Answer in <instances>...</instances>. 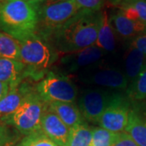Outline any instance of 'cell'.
Masks as SVG:
<instances>
[{
  "label": "cell",
  "mask_w": 146,
  "mask_h": 146,
  "mask_svg": "<svg viewBox=\"0 0 146 146\" xmlns=\"http://www.w3.org/2000/svg\"><path fill=\"white\" fill-rule=\"evenodd\" d=\"M36 92L46 103L53 102L74 103L77 89L69 79L61 73L48 72L37 84Z\"/></svg>",
  "instance_id": "6"
},
{
  "label": "cell",
  "mask_w": 146,
  "mask_h": 146,
  "mask_svg": "<svg viewBox=\"0 0 146 146\" xmlns=\"http://www.w3.org/2000/svg\"><path fill=\"white\" fill-rule=\"evenodd\" d=\"M145 1H146V0H145Z\"/></svg>",
  "instance_id": "34"
},
{
  "label": "cell",
  "mask_w": 146,
  "mask_h": 146,
  "mask_svg": "<svg viewBox=\"0 0 146 146\" xmlns=\"http://www.w3.org/2000/svg\"><path fill=\"white\" fill-rule=\"evenodd\" d=\"M21 62L25 66V77L33 80L43 79L47 70L58 59V53L51 42L36 33L19 40Z\"/></svg>",
  "instance_id": "3"
},
{
  "label": "cell",
  "mask_w": 146,
  "mask_h": 146,
  "mask_svg": "<svg viewBox=\"0 0 146 146\" xmlns=\"http://www.w3.org/2000/svg\"><path fill=\"white\" fill-rule=\"evenodd\" d=\"M10 140L9 133L5 126L0 123V146H5Z\"/></svg>",
  "instance_id": "28"
},
{
  "label": "cell",
  "mask_w": 146,
  "mask_h": 146,
  "mask_svg": "<svg viewBox=\"0 0 146 146\" xmlns=\"http://www.w3.org/2000/svg\"><path fill=\"white\" fill-rule=\"evenodd\" d=\"M130 46L137 49L146 56V33L134 37L131 42Z\"/></svg>",
  "instance_id": "26"
},
{
  "label": "cell",
  "mask_w": 146,
  "mask_h": 146,
  "mask_svg": "<svg viewBox=\"0 0 146 146\" xmlns=\"http://www.w3.org/2000/svg\"><path fill=\"white\" fill-rule=\"evenodd\" d=\"M105 54V51L94 45L78 51L68 53L62 58L61 63L68 72H75L84 68L95 66L102 60Z\"/></svg>",
  "instance_id": "10"
},
{
  "label": "cell",
  "mask_w": 146,
  "mask_h": 146,
  "mask_svg": "<svg viewBox=\"0 0 146 146\" xmlns=\"http://www.w3.org/2000/svg\"><path fill=\"white\" fill-rule=\"evenodd\" d=\"M10 90V86L7 84L0 81V100L2 99Z\"/></svg>",
  "instance_id": "30"
},
{
  "label": "cell",
  "mask_w": 146,
  "mask_h": 146,
  "mask_svg": "<svg viewBox=\"0 0 146 146\" xmlns=\"http://www.w3.org/2000/svg\"><path fill=\"white\" fill-rule=\"evenodd\" d=\"M115 93L111 89H87L82 91L79 98V109L84 119L98 123Z\"/></svg>",
  "instance_id": "7"
},
{
  "label": "cell",
  "mask_w": 146,
  "mask_h": 146,
  "mask_svg": "<svg viewBox=\"0 0 146 146\" xmlns=\"http://www.w3.org/2000/svg\"><path fill=\"white\" fill-rule=\"evenodd\" d=\"M67 0H34L33 3L36 5V7L41 5H46V4H53V3H57L60 2H64Z\"/></svg>",
  "instance_id": "29"
},
{
  "label": "cell",
  "mask_w": 146,
  "mask_h": 146,
  "mask_svg": "<svg viewBox=\"0 0 146 146\" xmlns=\"http://www.w3.org/2000/svg\"><path fill=\"white\" fill-rule=\"evenodd\" d=\"M80 9L91 11H100L103 5L104 0H75Z\"/></svg>",
  "instance_id": "25"
},
{
  "label": "cell",
  "mask_w": 146,
  "mask_h": 146,
  "mask_svg": "<svg viewBox=\"0 0 146 146\" xmlns=\"http://www.w3.org/2000/svg\"><path fill=\"white\" fill-rule=\"evenodd\" d=\"M22 1H26V2H33L34 0H22Z\"/></svg>",
  "instance_id": "32"
},
{
  "label": "cell",
  "mask_w": 146,
  "mask_h": 146,
  "mask_svg": "<svg viewBox=\"0 0 146 146\" xmlns=\"http://www.w3.org/2000/svg\"><path fill=\"white\" fill-rule=\"evenodd\" d=\"M36 7V33L49 42L59 29L81 10L75 0H67Z\"/></svg>",
  "instance_id": "4"
},
{
  "label": "cell",
  "mask_w": 146,
  "mask_h": 146,
  "mask_svg": "<svg viewBox=\"0 0 146 146\" xmlns=\"http://www.w3.org/2000/svg\"><path fill=\"white\" fill-rule=\"evenodd\" d=\"M93 128L82 123L71 128L67 146H91Z\"/></svg>",
  "instance_id": "19"
},
{
  "label": "cell",
  "mask_w": 146,
  "mask_h": 146,
  "mask_svg": "<svg viewBox=\"0 0 146 146\" xmlns=\"http://www.w3.org/2000/svg\"><path fill=\"white\" fill-rule=\"evenodd\" d=\"M113 146H139L126 131L119 132V138Z\"/></svg>",
  "instance_id": "27"
},
{
  "label": "cell",
  "mask_w": 146,
  "mask_h": 146,
  "mask_svg": "<svg viewBox=\"0 0 146 146\" xmlns=\"http://www.w3.org/2000/svg\"><path fill=\"white\" fill-rule=\"evenodd\" d=\"M0 1H3V0H0Z\"/></svg>",
  "instance_id": "33"
},
{
  "label": "cell",
  "mask_w": 146,
  "mask_h": 146,
  "mask_svg": "<svg viewBox=\"0 0 146 146\" xmlns=\"http://www.w3.org/2000/svg\"><path fill=\"white\" fill-rule=\"evenodd\" d=\"M18 146H58L49 139L42 130L36 131L27 135L20 142Z\"/></svg>",
  "instance_id": "23"
},
{
  "label": "cell",
  "mask_w": 146,
  "mask_h": 146,
  "mask_svg": "<svg viewBox=\"0 0 146 146\" xmlns=\"http://www.w3.org/2000/svg\"><path fill=\"white\" fill-rule=\"evenodd\" d=\"M110 19L115 33L122 38H134L146 31V25L144 23L131 20L126 17L119 10L113 14Z\"/></svg>",
  "instance_id": "13"
},
{
  "label": "cell",
  "mask_w": 146,
  "mask_h": 146,
  "mask_svg": "<svg viewBox=\"0 0 146 146\" xmlns=\"http://www.w3.org/2000/svg\"><path fill=\"white\" fill-rule=\"evenodd\" d=\"M37 7L33 2L4 0L0 2V30L17 41L36 33Z\"/></svg>",
  "instance_id": "2"
},
{
  "label": "cell",
  "mask_w": 146,
  "mask_h": 146,
  "mask_svg": "<svg viewBox=\"0 0 146 146\" xmlns=\"http://www.w3.org/2000/svg\"><path fill=\"white\" fill-rule=\"evenodd\" d=\"M24 78H25V66L22 62L0 58V81L13 88L18 86Z\"/></svg>",
  "instance_id": "14"
},
{
  "label": "cell",
  "mask_w": 146,
  "mask_h": 146,
  "mask_svg": "<svg viewBox=\"0 0 146 146\" xmlns=\"http://www.w3.org/2000/svg\"><path fill=\"white\" fill-rule=\"evenodd\" d=\"M110 3H112L113 4H115V6L118 5L119 3H120L122 1H123V0H110Z\"/></svg>",
  "instance_id": "31"
},
{
  "label": "cell",
  "mask_w": 146,
  "mask_h": 146,
  "mask_svg": "<svg viewBox=\"0 0 146 146\" xmlns=\"http://www.w3.org/2000/svg\"><path fill=\"white\" fill-rule=\"evenodd\" d=\"M131 109L130 100L119 93H115L100 119V127L119 133L125 130Z\"/></svg>",
  "instance_id": "8"
},
{
  "label": "cell",
  "mask_w": 146,
  "mask_h": 146,
  "mask_svg": "<svg viewBox=\"0 0 146 146\" xmlns=\"http://www.w3.org/2000/svg\"><path fill=\"white\" fill-rule=\"evenodd\" d=\"M101 11L81 10L51 37L57 51L72 53L95 45L99 29Z\"/></svg>",
  "instance_id": "1"
},
{
  "label": "cell",
  "mask_w": 146,
  "mask_h": 146,
  "mask_svg": "<svg viewBox=\"0 0 146 146\" xmlns=\"http://www.w3.org/2000/svg\"><path fill=\"white\" fill-rule=\"evenodd\" d=\"M30 91L28 86L21 83L16 87L10 88L9 92L0 100V117L3 118L11 115Z\"/></svg>",
  "instance_id": "17"
},
{
  "label": "cell",
  "mask_w": 146,
  "mask_h": 146,
  "mask_svg": "<svg viewBox=\"0 0 146 146\" xmlns=\"http://www.w3.org/2000/svg\"><path fill=\"white\" fill-rule=\"evenodd\" d=\"M119 4L127 6V7H131L132 9H134L140 21L146 25V1L145 0H123Z\"/></svg>",
  "instance_id": "24"
},
{
  "label": "cell",
  "mask_w": 146,
  "mask_h": 146,
  "mask_svg": "<svg viewBox=\"0 0 146 146\" xmlns=\"http://www.w3.org/2000/svg\"><path fill=\"white\" fill-rule=\"evenodd\" d=\"M46 106L47 103L37 93L31 90L25 95L19 107L11 115L2 118V120L27 136L41 130L42 117Z\"/></svg>",
  "instance_id": "5"
},
{
  "label": "cell",
  "mask_w": 146,
  "mask_h": 146,
  "mask_svg": "<svg viewBox=\"0 0 146 146\" xmlns=\"http://www.w3.org/2000/svg\"><path fill=\"white\" fill-rule=\"evenodd\" d=\"M41 130L58 146H67L68 145L71 128L49 109L48 106L42 115Z\"/></svg>",
  "instance_id": "12"
},
{
  "label": "cell",
  "mask_w": 146,
  "mask_h": 146,
  "mask_svg": "<svg viewBox=\"0 0 146 146\" xmlns=\"http://www.w3.org/2000/svg\"><path fill=\"white\" fill-rule=\"evenodd\" d=\"M47 106L49 109L56 114L60 119L70 128L84 122L82 114L75 103L53 102L47 103Z\"/></svg>",
  "instance_id": "16"
},
{
  "label": "cell",
  "mask_w": 146,
  "mask_h": 146,
  "mask_svg": "<svg viewBox=\"0 0 146 146\" xmlns=\"http://www.w3.org/2000/svg\"><path fill=\"white\" fill-rule=\"evenodd\" d=\"M139 146H146V99L132 102L125 130Z\"/></svg>",
  "instance_id": "11"
},
{
  "label": "cell",
  "mask_w": 146,
  "mask_h": 146,
  "mask_svg": "<svg viewBox=\"0 0 146 146\" xmlns=\"http://www.w3.org/2000/svg\"><path fill=\"white\" fill-rule=\"evenodd\" d=\"M119 136V133L113 132L102 127H94L91 146H113Z\"/></svg>",
  "instance_id": "22"
},
{
  "label": "cell",
  "mask_w": 146,
  "mask_h": 146,
  "mask_svg": "<svg viewBox=\"0 0 146 146\" xmlns=\"http://www.w3.org/2000/svg\"><path fill=\"white\" fill-rule=\"evenodd\" d=\"M115 33H116L112 26L110 19L106 11H102L100 17L99 29L95 46L106 53L114 51L116 46Z\"/></svg>",
  "instance_id": "15"
},
{
  "label": "cell",
  "mask_w": 146,
  "mask_h": 146,
  "mask_svg": "<svg viewBox=\"0 0 146 146\" xmlns=\"http://www.w3.org/2000/svg\"><path fill=\"white\" fill-rule=\"evenodd\" d=\"M127 98L131 102L146 99V64L127 89Z\"/></svg>",
  "instance_id": "21"
},
{
  "label": "cell",
  "mask_w": 146,
  "mask_h": 146,
  "mask_svg": "<svg viewBox=\"0 0 146 146\" xmlns=\"http://www.w3.org/2000/svg\"><path fill=\"white\" fill-rule=\"evenodd\" d=\"M146 56L132 46H129L125 55V72L128 81L133 82L145 67Z\"/></svg>",
  "instance_id": "18"
},
{
  "label": "cell",
  "mask_w": 146,
  "mask_h": 146,
  "mask_svg": "<svg viewBox=\"0 0 146 146\" xmlns=\"http://www.w3.org/2000/svg\"><path fill=\"white\" fill-rule=\"evenodd\" d=\"M0 58L21 61V46L19 41L3 32H0Z\"/></svg>",
  "instance_id": "20"
},
{
  "label": "cell",
  "mask_w": 146,
  "mask_h": 146,
  "mask_svg": "<svg viewBox=\"0 0 146 146\" xmlns=\"http://www.w3.org/2000/svg\"><path fill=\"white\" fill-rule=\"evenodd\" d=\"M84 83L98 85L103 88L114 89H124L128 86V80L126 75L115 68H88L80 77Z\"/></svg>",
  "instance_id": "9"
}]
</instances>
